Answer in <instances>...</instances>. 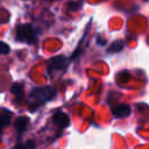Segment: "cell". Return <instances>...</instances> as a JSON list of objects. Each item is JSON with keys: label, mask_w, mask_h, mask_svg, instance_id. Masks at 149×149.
Here are the masks:
<instances>
[{"label": "cell", "mask_w": 149, "mask_h": 149, "mask_svg": "<svg viewBox=\"0 0 149 149\" xmlns=\"http://www.w3.org/2000/svg\"><path fill=\"white\" fill-rule=\"evenodd\" d=\"M56 90L50 86H40V87H33L29 92V111L35 112L37 108H40L45 102H49L54 100L56 97Z\"/></svg>", "instance_id": "1"}, {"label": "cell", "mask_w": 149, "mask_h": 149, "mask_svg": "<svg viewBox=\"0 0 149 149\" xmlns=\"http://www.w3.org/2000/svg\"><path fill=\"white\" fill-rule=\"evenodd\" d=\"M38 40L37 29L31 23H20L16 26L15 29V41L34 44Z\"/></svg>", "instance_id": "2"}, {"label": "cell", "mask_w": 149, "mask_h": 149, "mask_svg": "<svg viewBox=\"0 0 149 149\" xmlns=\"http://www.w3.org/2000/svg\"><path fill=\"white\" fill-rule=\"evenodd\" d=\"M70 62H71V58L64 55H57V56L49 58L48 64H47V72L49 77H52L54 73L57 71H65Z\"/></svg>", "instance_id": "3"}, {"label": "cell", "mask_w": 149, "mask_h": 149, "mask_svg": "<svg viewBox=\"0 0 149 149\" xmlns=\"http://www.w3.org/2000/svg\"><path fill=\"white\" fill-rule=\"evenodd\" d=\"M52 121H54V123H55L58 128H61V129H65V128H68V127L70 126V118L68 116L66 113H64V112L61 111V109H58V111H56V112L54 113V115H52Z\"/></svg>", "instance_id": "4"}, {"label": "cell", "mask_w": 149, "mask_h": 149, "mask_svg": "<svg viewBox=\"0 0 149 149\" xmlns=\"http://www.w3.org/2000/svg\"><path fill=\"white\" fill-rule=\"evenodd\" d=\"M29 122H30V120H29V118L26 116V115H20V116H17V118L15 119L14 128H15V130H16V133H17L19 140L21 139L22 134L27 130V128H28V126H29Z\"/></svg>", "instance_id": "5"}, {"label": "cell", "mask_w": 149, "mask_h": 149, "mask_svg": "<svg viewBox=\"0 0 149 149\" xmlns=\"http://www.w3.org/2000/svg\"><path fill=\"white\" fill-rule=\"evenodd\" d=\"M10 92L15 98V104H21L24 99V87L22 83H14L10 86Z\"/></svg>", "instance_id": "6"}, {"label": "cell", "mask_w": 149, "mask_h": 149, "mask_svg": "<svg viewBox=\"0 0 149 149\" xmlns=\"http://www.w3.org/2000/svg\"><path fill=\"white\" fill-rule=\"evenodd\" d=\"M12 116H13L12 111H9L8 108H5V107L0 108V134L2 133L3 128L10 123Z\"/></svg>", "instance_id": "7"}, {"label": "cell", "mask_w": 149, "mask_h": 149, "mask_svg": "<svg viewBox=\"0 0 149 149\" xmlns=\"http://www.w3.org/2000/svg\"><path fill=\"white\" fill-rule=\"evenodd\" d=\"M112 113L115 118H125V116H128L130 114V107L128 105L120 104V105L113 107Z\"/></svg>", "instance_id": "8"}, {"label": "cell", "mask_w": 149, "mask_h": 149, "mask_svg": "<svg viewBox=\"0 0 149 149\" xmlns=\"http://www.w3.org/2000/svg\"><path fill=\"white\" fill-rule=\"evenodd\" d=\"M12 149H36V148H35V142L33 140H29V141H27L24 143L19 141Z\"/></svg>", "instance_id": "9"}, {"label": "cell", "mask_w": 149, "mask_h": 149, "mask_svg": "<svg viewBox=\"0 0 149 149\" xmlns=\"http://www.w3.org/2000/svg\"><path fill=\"white\" fill-rule=\"evenodd\" d=\"M122 48H123V43L120 42V41H116V42H114V43H112L109 45V48L107 49V51L108 52H119Z\"/></svg>", "instance_id": "10"}, {"label": "cell", "mask_w": 149, "mask_h": 149, "mask_svg": "<svg viewBox=\"0 0 149 149\" xmlns=\"http://www.w3.org/2000/svg\"><path fill=\"white\" fill-rule=\"evenodd\" d=\"M9 51H10V47L7 43L0 41V55H8Z\"/></svg>", "instance_id": "11"}, {"label": "cell", "mask_w": 149, "mask_h": 149, "mask_svg": "<svg viewBox=\"0 0 149 149\" xmlns=\"http://www.w3.org/2000/svg\"><path fill=\"white\" fill-rule=\"evenodd\" d=\"M49 1H54V0H49Z\"/></svg>", "instance_id": "12"}, {"label": "cell", "mask_w": 149, "mask_h": 149, "mask_svg": "<svg viewBox=\"0 0 149 149\" xmlns=\"http://www.w3.org/2000/svg\"><path fill=\"white\" fill-rule=\"evenodd\" d=\"M24 1H26V0H24Z\"/></svg>", "instance_id": "13"}]
</instances>
